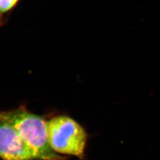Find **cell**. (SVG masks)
Instances as JSON below:
<instances>
[{
  "mask_svg": "<svg viewBox=\"0 0 160 160\" xmlns=\"http://www.w3.org/2000/svg\"><path fill=\"white\" fill-rule=\"evenodd\" d=\"M0 158L3 160H36L17 130L1 115Z\"/></svg>",
  "mask_w": 160,
  "mask_h": 160,
  "instance_id": "obj_3",
  "label": "cell"
},
{
  "mask_svg": "<svg viewBox=\"0 0 160 160\" xmlns=\"http://www.w3.org/2000/svg\"><path fill=\"white\" fill-rule=\"evenodd\" d=\"M46 126L48 142L56 153L84 160L88 134L79 123L67 116H58L46 121Z\"/></svg>",
  "mask_w": 160,
  "mask_h": 160,
  "instance_id": "obj_2",
  "label": "cell"
},
{
  "mask_svg": "<svg viewBox=\"0 0 160 160\" xmlns=\"http://www.w3.org/2000/svg\"><path fill=\"white\" fill-rule=\"evenodd\" d=\"M22 0H0V26L8 20L12 12Z\"/></svg>",
  "mask_w": 160,
  "mask_h": 160,
  "instance_id": "obj_4",
  "label": "cell"
},
{
  "mask_svg": "<svg viewBox=\"0 0 160 160\" xmlns=\"http://www.w3.org/2000/svg\"><path fill=\"white\" fill-rule=\"evenodd\" d=\"M0 115L14 127L37 160H66L49 145L46 120L25 107L0 111Z\"/></svg>",
  "mask_w": 160,
  "mask_h": 160,
  "instance_id": "obj_1",
  "label": "cell"
}]
</instances>
